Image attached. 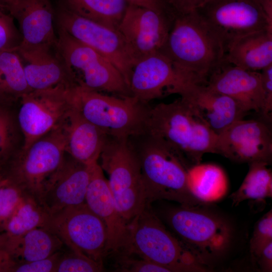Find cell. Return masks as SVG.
Returning a JSON list of instances; mask_svg holds the SVG:
<instances>
[{"instance_id":"obj_1","label":"cell","mask_w":272,"mask_h":272,"mask_svg":"<svg viewBox=\"0 0 272 272\" xmlns=\"http://www.w3.org/2000/svg\"><path fill=\"white\" fill-rule=\"evenodd\" d=\"M127 143L139 161L147 203L166 200L187 207L207 205L189 190L190 166L162 141L143 130L129 136Z\"/></svg>"},{"instance_id":"obj_2","label":"cell","mask_w":272,"mask_h":272,"mask_svg":"<svg viewBox=\"0 0 272 272\" xmlns=\"http://www.w3.org/2000/svg\"><path fill=\"white\" fill-rule=\"evenodd\" d=\"M189 84L205 85L225 60L220 41L195 11L177 14L160 50Z\"/></svg>"},{"instance_id":"obj_3","label":"cell","mask_w":272,"mask_h":272,"mask_svg":"<svg viewBox=\"0 0 272 272\" xmlns=\"http://www.w3.org/2000/svg\"><path fill=\"white\" fill-rule=\"evenodd\" d=\"M190 166L201 163L207 153L216 154L217 135L181 97L150 108L144 129Z\"/></svg>"},{"instance_id":"obj_4","label":"cell","mask_w":272,"mask_h":272,"mask_svg":"<svg viewBox=\"0 0 272 272\" xmlns=\"http://www.w3.org/2000/svg\"><path fill=\"white\" fill-rule=\"evenodd\" d=\"M120 254L137 255L161 265L170 272L210 271L209 265L166 229L149 203L129 223L127 243Z\"/></svg>"},{"instance_id":"obj_5","label":"cell","mask_w":272,"mask_h":272,"mask_svg":"<svg viewBox=\"0 0 272 272\" xmlns=\"http://www.w3.org/2000/svg\"><path fill=\"white\" fill-rule=\"evenodd\" d=\"M72 103L87 120L119 139L143 131L151 108L132 96L108 95L79 86L73 90Z\"/></svg>"},{"instance_id":"obj_6","label":"cell","mask_w":272,"mask_h":272,"mask_svg":"<svg viewBox=\"0 0 272 272\" xmlns=\"http://www.w3.org/2000/svg\"><path fill=\"white\" fill-rule=\"evenodd\" d=\"M65 152L64 137L59 125L23 148L0 173L9 182L39 201L45 183L61 164Z\"/></svg>"},{"instance_id":"obj_7","label":"cell","mask_w":272,"mask_h":272,"mask_svg":"<svg viewBox=\"0 0 272 272\" xmlns=\"http://www.w3.org/2000/svg\"><path fill=\"white\" fill-rule=\"evenodd\" d=\"M165 220L181 242L199 260L210 262L224 254L232 238L230 225L201 208L180 206L168 210Z\"/></svg>"},{"instance_id":"obj_8","label":"cell","mask_w":272,"mask_h":272,"mask_svg":"<svg viewBox=\"0 0 272 272\" xmlns=\"http://www.w3.org/2000/svg\"><path fill=\"white\" fill-rule=\"evenodd\" d=\"M99 159L100 167L108 175L116 208L122 218L129 223L147 203L139 161L127 139L109 135Z\"/></svg>"},{"instance_id":"obj_9","label":"cell","mask_w":272,"mask_h":272,"mask_svg":"<svg viewBox=\"0 0 272 272\" xmlns=\"http://www.w3.org/2000/svg\"><path fill=\"white\" fill-rule=\"evenodd\" d=\"M57 47L76 85L113 95H131L118 70L106 57L56 27Z\"/></svg>"},{"instance_id":"obj_10","label":"cell","mask_w":272,"mask_h":272,"mask_svg":"<svg viewBox=\"0 0 272 272\" xmlns=\"http://www.w3.org/2000/svg\"><path fill=\"white\" fill-rule=\"evenodd\" d=\"M54 13L56 27L108 59L121 74L129 88L137 59L121 33L76 15L57 3Z\"/></svg>"},{"instance_id":"obj_11","label":"cell","mask_w":272,"mask_h":272,"mask_svg":"<svg viewBox=\"0 0 272 272\" xmlns=\"http://www.w3.org/2000/svg\"><path fill=\"white\" fill-rule=\"evenodd\" d=\"M194 11L220 41L225 52L243 36L272 31V21L259 0H209Z\"/></svg>"},{"instance_id":"obj_12","label":"cell","mask_w":272,"mask_h":272,"mask_svg":"<svg viewBox=\"0 0 272 272\" xmlns=\"http://www.w3.org/2000/svg\"><path fill=\"white\" fill-rule=\"evenodd\" d=\"M44 227L55 233L65 247L103 263L107 254L106 228L85 202L49 215Z\"/></svg>"},{"instance_id":"obj_13","label":"cell","mask_w":272,"mask_h":272,"mask_svg":"<svg viewBox=\"0 0 272 272\" xmlns=\"http://www.w3.org/2000/svg\"><path fill=\"white\" fill-rule=\"evenodd\" d=\"M75 88L31 90L19 98L17 118L24 136L23 149L60 124L73 106Z\"/></svg>"},{"instance_id":"obj_14","label":"cell","mask_w":272,"mask_h":272,"mask_svg":"<svg viewBox=\"0 0 272 272\" xmlns=\"http://www.w3.org/2000/svg\"><path fill=\"white\" fill-rule=\"evenodd\" d=\"M177 15L128 4L117 30L138 60L161 50Z\"/></svg>"},{"instance_id":"obj_15","label":"cell","mask_w":272,"mask_h":272,"mask_svg":"<svg viewBox=\"0 0 272 272\" xmlns=\"http://www.w3.org/2000/svg\"><path fill=\"white\" fill-rule=\"evenodd\" d=\"M216 154L237 163L272 160V133L264 122L238 120L218 135Z\"/></svg>"},{"instance_id":"obj_16","label":"cell","mask_w":272,"mask_h":272,"mask_svg":"<svg viewBox=\"0 0 272 272\" xmlns=\"http://www.w3.org/2000/svg\"><path fill=\"white\" fill-rule=\"evenodd\" d=\"M186 83L174 62L159 51L138 60L131 74V95L149 104L166 95L178 94Z\"/></svg>"},{"instance_id":"obj_17","label":"cell","mask_w":272,"mask_h":272,"mask_svg":"<svg viewBox=\"0 0 272 272\" xmlns=\"http://www.w3.org/2000/svg\"><path fill=\"white\" fill-rule=\"evenodd\" d=\"M93 165L84 164L65 152L61 164L45 183L39 199L49 215L85 202Z\"/></svg>"},{"instance_id":"obj_18","label":"cell","mask_w":272,"mask_h":272,"mask_svg":"<svg viewBox=\"0 0 272 272\" xmlns=\"http://www.w3.org/2000/svg\"><path fill=\"white\" fill-rule=\"evenodd\" d=\"M16 51L24 66L26 79L32 90L59 86H77L56 44L19 47Z\"/></svg>"},{"instance_id":"obj_19","label":"cell","mask_w":272,"mask_h":272,"mask_svg":"<svg viewBox=\"0 0 272 272\" xmlns=\"http://www.w3.org/2000/svg\"><path fill=\"white\" fill-rule=\"evenodd\" d=\"M85 202L102 221L106 228L107 253H121L127 243L129 223L120 215L108 180L98 162L92 166Z\"/></svg>"},{"instance_id":"obj_20","label":"cell","mask_w":272,"mask_h":272,"mask_svg":"<svg viewBox=\"0 0 272 272\" xmlns=\"http://www.w3.org/2000/svg\"><path fill=\"white\" fill-rule=\"evenodd\" d=\"M1 7L19 24L22 38L19 47L57 43L51 0H6Z\"/></svg>"},{"instance_id":"obj_21","label":"cell","mask_w":272,"mask_h":272,"mask_svg":"<svg viewBox=\"0 0 272 272\" xmlns=\"http://www.w3.org/2000/svg\"><path fill=\"white\" fill-rule=\"evenodd\" d=\"M205 85L231 97L248 113H262L265 97L260 72L242 69L225 59Z\"/></svg>"},{"instance_id":"obj_22","label":"cell","mask_w":272,"mask_h":272,"mask_svg":"<svg viewBox=\"0 0 272 272\" xmlns=\"http://www.w3.org/2000/svg\"><path fill=\"white\" fill-rule=\"evenodd\" d=\"M178 94L217 135L248 114L234 99L206 85L188 84Z\"/></svg>"},{"instance_id":"obj_23","label":"cell","mask_w":272,"mask_h":272,"mask_svg":"<svg viewBox=\"0 0 272 272\" xmlns=\"http://www.w3.org/2000/svg\"><path fill=\"white\" fill-rule=\"evenodd\" d=\"M60 125L66 153L88 165L98 162L108 135L85 118L73 105Z\"/></svg>"},{"instance_id":"obj_24","label":"cell","mask_w":272,"mask_h":272,"mask_svg":"<svg viewBox=\"0 0 272 272\" xmlns=\"http://www.w3.org/2000/svg\"><path fill=\"white\" fill-rule=\"evenodd\" d=\"M225 59L242 69L260 72L272 64V31L264 29L236 39L227 48Z\"/></svg>"},{"instance_id":"obj_25","label":"cell","mask_w":272,"mask_h":272,"mask_svg":"<svg viewBox=\"0 0 272 272\" xmlns=\"http://www.w3.org/2000/svg\"><path fill=\"white\" fill-rule=\"evenodd\" d=\"M64 246L55 233L45 227H40L19 237L6 238L3 249L17 262H25L47 257Z\"/></svg>"},{"instance_id":"obj_26","label":"cell","mask_w":272,"mask_h":272,"mask_svg":"<svg viewBox=\"0 0 272 272\" xmlns=\"http://www.w3.org/2000/svg\"><path fill=\"white\" fill-rule=\"evenodd\" d=\"M187 185L194 197L207 204L217 201L225 196L228 180L219 166L200 163L188 169Z\"/></svg>"},{"instance_id":"obj_27","label":"cell","mask_w":272,"mask_h":272,"mask_svg":"<svg viewBox=\"0 0 272 272\" xmlns=\"http://www.w3.org/2000/svg\"><path fill=\"white\" fill-rule=\"evenodd\" d=\"M57 3L76 15L116 30L128 5L126 0H58Z\"/></svg>"},{"instance_id":"obj_28","label":"cell","mask_w":272,"mask_h":272,"mask_svg":"<svg viewBox=\"0 0 272 272\" xmlns=\"http://www.w3.org/2000/svg\"><path fill=\"white\" fill-rule=\"evenodd\" d=\"M249 165L248 172L237 190L230 198L233 206L246 200L262 202L272 197V172L269 164L255 162Z\"/></svg>"},{"instance_id":"obj_29","label":"cell","mask_w":272,"mask_h":272,"mask_svg":"<svg viewBox=\"0 0 272 272\" xmlns=\"http://www.w3.org/2000/svg\"><path fill=\"white\" fill-rule=\"evenodd\" d=\"M31 90L22 60L17 52H0V100L16 102Z\"/></svg>"},{"instance_id":"obj_30","label":"cell","mask_w":272,"mask_h":272,"mask_svg":"<svg viewBox=\"0 0 272 272\" xmlns=\"http://www.w3.org/2000/svg\"><path fill=\"white\" fill-rule=\"evenodd\" d=\"M24 143L17 118V101L0 100V170L23 148Z\"/></svg>"},{"instance_id":"obj_31","label":"cell","mask_w":272,"mask_h":272,"mask_svg":"<svg viewBox=\"0 0 272 272\" xmlns=\"http://www.w3.org/2000/svg\"><path fill=\"white\" fill-rule=\"evenodd\" d=\"M49 216L37 199L27 196L10 220L3 233L6 238L20 236L33 229L44 227Z\"/></svg>"},{"instance_id":"obj_32","label":"cell","mask_w":272,"mask_h":272,"mask_svg":"<svg viewBox=\"0 0 272 272\" xmlns=\"http://www.w3.org/2000/svg\"><path fill=\"white\" fill-rule=\"evenodd\" d=\"M57 264L55 272H99L103 270V263L66 247Z\"/></svg>"},{"instance_id":"obj_33","label":"cell","mask_w":272,"mask_h":272,"mask_svg":"<svg viewBox=\"0 0 272 272\" xmlns=\"http://www.w3.org/2000/svg\"><path fill=\"white\" fill-rule=\"evenodd\" d=\"M27 196L8 180L0 187V232H5L10 220Z\"/></svg>"},{"instance_id":"obj_34","label":"cell","mask_w":272,"mask_h":272,"mask_svg":"<svg viewBox=\"0 0 272 272\" xmlns=\"http://www.w3.org/2000/svg\"><path fill=\"white\" fill-rule=\"evenodd\" d=\"M272 242V210L265 214L256 223L250 240L249 252L255 264L262 249Z\"/></svg>"},{"instance_id":"obj_35","label":"cell","mask_w":272,"mask_h":272,"mask_svg":"<svg viewBox=\"0 0 272 272\" xmlns=\"http://www.w3.org/2000/svg\"><path fill=\"white\" fill-rule=\"evenodd\" d=\"M22 38L14 18L0 6V52L16 51Z\"/></svg>"},{"instance_id":"obj_36","label":"cell","mask_w":272,"mask_h":272,"mask_svg":"<svg viewBox=\"0 0 272 272\" xmlns=\"http://www.w3.org/2000/svg\"><path fill=\"white\" fill-rule=\"evenodd\" d=\"M135 259L131 255L121 254L119 261L120 271L127 272H170L166 267L141 257Z\"/></svg>"},{"instance_id":"obj_37","label":"cell","mask_w":272,"mask_h":272,"mask_svg":"<svg viewBox=\"0 0 272 272\" xmlns=\"http://www.w3.org/2000/svg\"><path fill=\"white\" fill-rule=\"evenodd\" d=\"M63 248L43 259L30 262H17L13 272H55Z\"/></svg>"},{"instance_id":"obj_38","label":"cell","mask_w":272,"mask_h":272,"mask_svg":"<svg viewBox=\"0 0 272 272\" xmlns=\"http://www.w3.org/2000/svg\"><path fill=\"white\" fill-rule=\"evenodd\" d=\"M260 74L265 97L261 115L270 121L272 113V64L262 70Z\"/></svg>"},{"instance_id":"obj_39","label":"cell","mask_w":272,"mask_h":272,"mask_svg":"<svg viewBox=\"0 0 272 272\" xmlns=\"http://www.w3.org/2000/svg\"><path fill=\"white\" fill-rule=\"evenodd\" d=\"M177 14L195 11L209 0H167Z\"/></svg>"},{"instance_id":"obj_40","label":"cell","mask_w":272,"mask_h":272,"mask_svg":"<svg viewBox=\"0 0 272 272\" xmlns=\"http://www.w3.org/2000/svg\"><path fill=\"white\" fill-rule=\"evenodd\" d=\"M128 4L162 12H175L167 0H126Z\"/></svg>"},{"instance_id":"obj_41","label":"cell","mask_w":272,"mask_h":272,"mask_svg":"<svg viewBox=\"0 0 272 272\" xmlns=\"http://www.w3.org/2000/svg\"><path fill=\"white\" fill-rule=\"evenodd\" d=\"M254 264L262 271H272V242L262 249Z\"/></svg>"},{"instance_id":"obj_42","label":"cell","mask_w":272,"mask_h":272,"mask_svg":"<svg viewBox=\"0 0 272 272\" xmlns=\"http://www.w3.org/2000/svg\"><path fill=\"white\" fill-rule=\"evenodd\" d=\"M16 263L7 251L0 248V272H13Z\"/></svg>"},{"instance_id":"obj_43","label":"cell","mask_w":272,"mask_h":272,"mask_svg":"<svg viewBox=\"0 0 272 272\" xmlns=\"http://www.w3.org/2000/svg\"><path fill=\"white\" fill-rule=\"evenodd\" d=\"M6 237L5 234L2 233L0 234V248H3L5 244Z\"/></svg>"},{"instance_id":"obj_44","label":"cell","mask_w":272,"mask_h":272,"mask_svg":"<svg viewBox=\"0 0 272 272\" xmlns=\"http://www.w3.org/2000/svg\"><path fill=\"white\" fill-rule=\"evenodd\" d=\"M7 181V180L5 179L4 176L2 175V174L0 173V187L4 185L6 182Z\"/></svg>"},{"instance_id":"obj_45","label":"cell","mask_w":272,"mask_h":272,"mask_svg":"<svg viewBox=\"0 0 272 272\" xmlns=\"http://www.w3.org/2000/svg\"><path fill=\"white\" fill-rule=\"evenodd\" d=\"M6 0H0V6L2 7V6L3 5V4L4 3V2L6 1Z\"/></svg>"}]
</instances>
